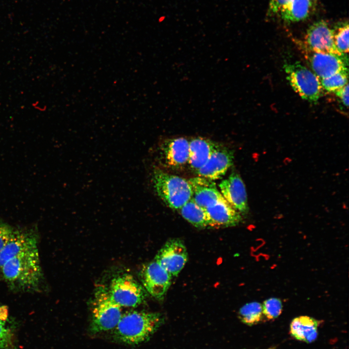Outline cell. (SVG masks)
<instances>
[{
	"instance_id": "6da1fadb",
	"label": "cell",
	"mask_w": 349,
	"mask_h": 349,
	"mask_svg": "<svg viewBox=\"0 0 349 349\" xmlns=\"http://www.w3.org/2000/svg\"><path fill=\"white\" fill-rule=\"evenodd\" d=\"M162 314L130 311L122 314L113 330L114 337L129 345H137L148 340L164 322Z\"/></svg>"
},
{
	"instance_id": "7a4b0ae2",
	"label": "cell",
	"mask_w": 349,
	"mask_h": 349,
	"mask_svg": "<svg viewBox=\"0 0 349 349\" xmlns=\"http://www.w3.org/2000/svg\"><path fill=\"white\" fill-rule=\"evenodd\" d=\"M0 270L6 282L18 288L35 289L42 279L38 249L8 260Z\"/></svg>"
},
{
	"instance_id": "3957f363",
	"label": "cell",
	"mask_w": 349,
	"mask_h": 349,
	"mask_svg": "<svg viewBox=\"0 0 349 349\" xmlns=\"http://www.w3.org/2000/svg\"><path fill=\"white\" fill-rule=\"evenodd\" d=\"M152 181L157 195L172 209H180L192 198L191 185L183 178L157 169L153 172Z\"/></svg>"
},
{
	"instance_id": "277c9868",
	"label": "cell",
	"mask_w": 349,
	"mask_h": 349,
	"mask_svg": "<svg viewBox=\"0 0 349 349\" xmlns=\"http://www.w3.org/2000/svg\"><path fill=\"white\" fill-rule=\"evenodd\" d=\"M122 315L121 307L111 299L108 289L98 286L92 302L90 331L94 333L113 330Z\"/></svg>"
},
{
	"instance_id": "5b68a950",
	"label": "cell",
	"mask_w": 349,
	"mask_h": 349,
	"mask_svg": "<svg viewBox=\"0 0 349 349\" xmlns=\"http://www.w3.org/2000/svg\"><path fill=\"white\" fill-rule=\"evenodd\" d=\"M284 68L291 86L302 99L311 102L318 100L323 89L313 71L299 62L286 63Z\"/></svg>"
},
{
	"instance_id": "8992f818",
	"label": "cell",
	"mask_w": 349,
	"mask_h": 349,
	"mask_svg": "<svg viewBox=\"0 0 349 349\" xmlns=\"http://www.w3.org/2000/svg\"><path fill=\"white\" fill-rule=\"evenodd\" d=\"M108 289L111 299L121 307H136L146 298L145 289L132 275L127 273L113 278Z\"/></svg>"
},
{
	"instance_id": "52a82bcc",
	"label": "cell",
	"mask_w": 349,
	"mask_h": 349,
	"mask_svg": "<svg viewBox=\"0 0 349 349\" xmlns=\"http://www.w3.org/2000/svg\"><path fill=\"white\" fill-rule=\"evenodd\" d=\"M188 254L183 241L179 238L168 240L156 254L155 261L171 277H176L188 261Z\"/></svg>"
},
{
	"instance_id": "ba28073f",
	"label": "cell",
	"mask_w": 349,
	"mask_h": 349,
	"mask_svg": "<svg viewBox=\"0 0 349 349\" xmlns=\"http://www.w3.org/2000/svg\"><path fill=\"white\" fill-rule=\"evenodd\" d=\"M144 289L152 297L162 300L171 284V276L155 260L142 267L140 271Z\"/></svg>"
},
{
	"instance_id": "9c48e42d",
	"label": "cell",
	"mask_w": 349,
	"mask_h": 349,
	"mask_svg": "<svg viewBox=\"0 0 349 349\" xmlns=\"http://www.w3.org/2000/svg\"><path fill=\"white\" fill-rule=\"evenodd\" d=\"M300 47L313 72L319 80L348 70L344 56L315 52L301 44L300 45Z\"/></svg>"
},
{
	"instance_id": "30bf717a",
	"label": "cell",
	"mask_w": 349,
	"mask_h": 349,
	"mask_svg": "<svg viewBox=\"0 0 349 349\" xmlns=\"http://www.w3.org/2000/svg\"><path fill=\"white\" fill-rule=\"evenodd\" d=\"M301 44L315 52L331 53L340 56L344 54L336 48L332 30L324 20L317 21L310 26L304 40Z\"/></svg>"
},
{
	"instance_id": "8fae6325",
	"label": "cell",
	"mask_w": 349,
	"mask_h": 349,
	"mask_svg": "<svg viewBox=\"0 0 349 349\" xmlns=\"http://www.w3.org/2000/svg\"><path fill=\"white\" fill-rule=\"evenodd\" d=\"M234 154L232 150L216 144L206 163L196 172L199 176L211 180L222 177L233 165Z\"/></svg>"
},
{
	"instance_id": "7c38bea8",
	"label": "cell",
	"mask_w": 349,
	"mask_h": 349,
	"mask_svg": "<svg viewBox=\"0 0 349 349\" xmlns=\"http://www.w3.org/2000/svg\"><path fill=\"white\" fill-rule=\"evenodd\" d=\"M221 193L225 200L241 214L248 211L247 195L245 185L240 175L232 173L219 185Z\"/></svg>"
},
{
	"instance_id": "4fadbf2b",
	"label": "cell",
	"mask_w": 349,
	"mask_h": 349,
	"mask_svg": "<svg viewBox=\"0 0 349 349\" xmlns=\"http://www.w3.org/2000/svg\"><path fill=\"white\" fill-rule=\"evenodd\" d=\"M37 249V239L33 233L16 230L0 252V269L8 260Z\"/></svg>"
},
{
	"instance_id": "5bb4252c",
	"label": "cell",
	"mask_w": 349,
	"mask_h": 349,
	"mask_svg": "<svg viewBox=\"0 0 349 349\" xmlns=\"http://www.w3.org/2000/svg\"><path fill=\"white\" fill-rule=\"evenodd\" d=\"M205 209L208 217L210 228L234 226L242 220L241 214L223 197Z\"/></svg>"
},
{
	"instance_id": "9a60e30c",
	"label": "cell",
	"mask_w": 349,
	"mask_h": 349,
	"mask_svg": "<svg viewBox=\"0 0 349 349\" xmlns=\"http://www.w3.org/2000/svg\"><path fill=\"white\" fill-rule=\"evenodd\" d=\"M161 156L164 163L172 168H179L188 162L189 141L183 137L167 139L161 146Z\"/></svg>"
},
{
	"instance_id": "2e32d148",
	"label": "cell",
	"mask_w": 349,
	"mask_h": 349,
	"mask_svg": "<svg viewBox=\"0 0 349 349\" xmlns=\"http://www.w3.org/2000/svg\"><path fill=\"white\" fill-rule=\"evenodd\" d=\"M189 181L192 190V198L204 208L223 198L213 180L198 176L190 179Z\"/></svg>"
},
{
	"instance_id": "e0dca14e",
	"label": "cell",
	"mask_w": 349,
	"mask_h": 349,
	"mask_svg": "<svg viewBox=\"0 0 349 349\" xmlns=\"http://www.w3.org/2000/svg\"><path fill=\"white\" fill-rule=\"evenodd\" d=\"M320 323L319 320L307 316L296 317L290 323V333L297 340L312 343L317 338Z\"/></svg>"
},
{
	"instance_id": "ac0fdd59",
	"label": "cell",
	"mask_w": 349,
	"mask_h": 349,
	"mask_svg": "<svg viewBox=\"0 0 349 349\" xmlns=\"http://www.w3.org/2000/svg\"><path fill=\"white\" fill-rule=\"evenodd\" d=\"M216 144L201 137L189 141V156L188 163L196 172L207 161Z\"/></svg>"
},
{
	"instance_id": "d6986e66",
	"label": "cell",
	"mask_w": 349,
	"mask_h": 349,
	"mask_svg": "<svg viewBox=\"0 0 349 349\" xmlns=\"http://www.w3.org/2000/svg\"><path fill=\"white\" fill-rule=\"evenodd\" d=\"M314 7L310 0H294L282 8L279 14L286 22H298L306 19Z\"/></svg>"
},
{
	"instance_id": "ffe728a7",
	"label": "cell",
	"mask_w": 349,
	"mask_h": 349,
	"mask_svg": "<svg viewBox=\"0 0 349 349\" xmlns=\"http://www.w3.org/2000/svg\"><path fill=\"white\" fill-rule=\"evenodd\" d=\"M179 210L182 217L195 227H209V219L205 209L199 206L192 198Z\"/></svg>"
},
{
	"instance_id": "44dd1931",
	"label": "cell",
	"mask_w": 349,
	"mask_h": 349,
	"mask_svg": "<svg viewBox=\"0 0 349 349\" xmlns=\"http://www.w3.org/2000/svg\"><path fill=\"white\" fill-rule=\"evenodd\" d=\"M263 316L262 304L257 301L245 304L239 309L238 313L240 321L249 326L258 324Z\"/></svg>"
},
{
	"instance_id": "7402d4cb",
	"label": "cell",
	"mask_w": 349,
	"mask_h": 349,
	"mask_svg": "<svg viewBox=\"0 0 349 349\" xmlns=\"http://www.w3.org/2000/svg\"><path fill=\"white\" fill-rule=\"evenodd\" d=\"M349 28L348 22L344 21L332 29L335 46L340 52L344 54L349 51Z\"/></svg>"
},
{
	"instance_id": "603a6c76",
	"label": "cell",
	"mask_w": 349,
	"mask_h": 349,
	"mask_svg": "<svg viewBox=\"0 0 349 349\" xmlns=\"http://www.w3.org/2000/svg\"><path fill=\"white\" fill-rule=\"evenodd\" d=\"M12 330L8 321L7 307L0 306V349L6 348L12 339Z\"/></svg>"
},
{
	"instance_id": "cb8c5ba5",
	"label": "cell",
	"mask_w": 349,
	"mask_h": 349,
	"mask_svg": "<svg viewBox=\"0 0 349 349\" xmlns=\"http://www.w3.org/2000/svg\"><path fill=\"white\" fill-rule=\"evenodd\" d=\"M348 70L334 74L328 77L320 79L323 89L334 93L348 83Z\"/></svg>"
},
{
	"instance_id": "d4e9b609",
	"label": "cell",
	"mask_w": 349,
	"mask_h": 349,
	"mask_svg": "<svg viewBox=\"0 0 349 349\" xmlns=\"http://www.w3.org/2000/svg\"><path fill=\"white\" fill-rule=\"evenodd\" d=\"M263 316L268 320L278 317L283 310L281 300L277 298H270L266 300L262 304Z\"/></svg>"
},
{
	"instance_id": "484cf974",
	"label": "cell",
	"mask_w": 349,
	"mask_h": 349,
	"mask_svg": "<svg viewBox=\"0 0 349 349\" xmlns=\"http://www.w3.org/2000/svg\"><path fill=\"white\" fill-rule=\"evenodd\" d=\"M15 231L11 226L0 221V252L12 237Z\"/></svg>"
},
{
	"instance_id": "4316f807",
	"label": "cell",
	"mask_w": 349,
	"mask_h": 349,
	"mask_svg": "<svg viewBox=\"0 0 349 349\" xmlns=\"http://www.w3.org/2000/svg\"><path fill=\"white\" fill-rule=\"evenodd\" d=\"M293 0H270L268 11L269 16L279 14L282 8Z\"/></svg>"
},
{
	"instance_id": "83f0119b",
	"label": "cell",
	"mask_w": 349,
	"mask_h": 349,
	"mask_svg": "<svg viewBox=\"0 0 349 349\" xmlns=\"http://www.w3.org/2000/svg\"><path fill=\"white\" fill-rule=\"evenodd\" d=\"M349 84L348 83L334 92L341 103L347 108L349 106Z\"/></svg>"
},
{
	"instance_id": "f1b7e54d",
	"label": "cell",
	"mask_w": 349,
	"mask_h": 349,
	"mask_svg": "<svg viewBox=\"0 0 349 349\" xmlns=\"http://www.w3.org/2000/svg\"><path fill=\"white\" fill-rule=\"evenodd\" d=\"M311 2L312 3V4L315 6L316 4H317V0H310Z\"/></svg>"
}]
</instances>
